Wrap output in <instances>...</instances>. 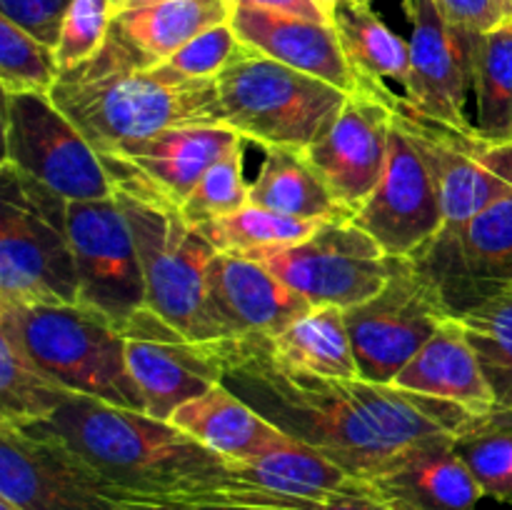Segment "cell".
Wrapping results in <instances>:
<instances>
[{"instance_id": "obj_49", "label": "cell", "mask_w": 512, "mask_h": 510, "mask_svg": "<svg viewBox=\"0 0 512 510\" xmlns=\"http://www.w3.org/2000/svg\"><path fill=\"white\" fill-rule=\"evenodd\" d=\"M508 140H512V130H510V138Z\"/></svg>"}, {"instance_id": "obj_1", "label": "cell", "mask_w": 512, "mask_h": 510, "mask_svg": "<svg viewBox=\"0 0 512 510\" xmlns=\"http://www.w3.org/2000/svg\"><path fill=\"white\" fill-rule=\"evenodd\" d=\"M220 383L288 438L320 450L370 480L400 453L438 435H458L473 415L448 400L365 378H328L275 355L270 338L215 340Z\"/></svg>"}, {"instance_id": "obj_12", "label": "cell", "mask_w": 512, "mask_h": 510, "mask_svg": "<svg viewBox=\"0 0 512 510\" xmlns=\"http://www.w3.org/2000/svg\"><path fill=\"white\" fill-rule=\"evenodd\" d=\"M453 315L408 258H395L390 280L365 303L345 310L360 378L390 385Z\"/></svg>"}, {"instance_id": "obj_2", "label": "cell", "mask_w": 512, "mask_h": 510, "mask_svg": "<svg viewBox=\"0 0 512 510\" xmlns=\"http://www.w3.org/2000/svg\"><path fill=\"white\" fill-rule=\"evenodd\" d=\"M28 428L53 435L105 478L168 508L308 503L248 483L233 460L168 420L85 395H70L50 418Z\"/></svg>"}, {"instance_id": "obj_27", "label": "cell", "mask_w": 512, "mask_h": 510, "mask_svg": "<svg viewBox=\"0 0 512 510\" xmlns=\"http://www.w3.org/2000/svg\"><path fill=\"white\" fill-rule=\"evenodd\" d=\"M250 203L303 220H348L350 213L335 200L303 150L268 148L258 178L250 183Z\"/></svg>"}, {"instance_id": "obj_20", "label": "cell", "mask_w": 512, "mask_h": 510, "mask_svg": "<svg viewBox=\"0 0 512 510\" xmlns=\"http://www.w3.org/2000/svg\"><path fill=\"white\" fill-rule=\"evenodd\" d=\"M210 310L225 338H273L313 305L248 255L215 253L208 270Z\"/></svg>"}, {"instance_id": "obj_23", "label": "cell", "mask_w": 512, "mask_h": 510, "mask_svg": "<svg viewBox=\"0 0 512 510\" xmlns=\"http://www.w3.org/2000/svg\"><path fill=\"white\" fill-rule=\"evenodd\" d=\"M390 385L448 400L473 418L493 413L495 395L463 325L448 318Z\"/></svg>"}, {"instance_id": "obj_13", "label": "cell", "mask_w": 512, "mask_h": 510, "mask_svg": "<svg viewBox=\"0 0 512 510\" xmlns=\"http://www.w3.org/2000/svg\"><path fill=\"white\" fill-rule=\"evenodd\" d=\"M395 95L385 80L360 75L358 90L303 150L350 218L373 195L388 165Z\"/></svg>"}, {"instance_id": "obj_6", "label": "cell", "mask_w": 512, "mask_h": 510, "mask_svg": "<svg viewBox=\"0 0 512 510\" xmlns=\"http://www.w3.org/2000/svg\"><path fill=\"white\" fill-rule=\"evenodd\" d=\"M215 83L223 125L263 150H305L350 95L250 48Z\"/></svg>"}, {"instance_id": "obj_18", "label": "cell", "mask_w": 512, "mask_h": 510, "mask_svg": "<svg viewBox=\"0 0 512 510\" xmlns=\"http://www.w3.org/2000/svg\"><path fill=\"white\" fill-rule=\"evenodd\" d=\"M410 23V80L403 88L408 103L435 120L473 128L465 103L473 88L475 45L480 35L455 28L435 0H403Z\"/></svg>"}, {"instance_id": "obj_36", "label": "cell", "mask_w": 512, "mask_h": 510, "mask_svg": "<svg viewBox=\"0 0 512 510\" xmlns=\"http://www.w3.org/2000/svg\"><path fill=\"white\" fill-rule=\"evenodd\" d=\"M245 143L248 140H240L223 158L215 160L205 170L193 193L188 195V200L180 205V215L190 225L198 228V225L235 213V210L245 208L250 203V183L245 180L243 170Z\"/></svg>"}, {"instance_id": "obj_34", "label": "cell", "mask_w": 512, "mask_h": 510, "mask_svg": "<svg viewBox=\"0 0 512 510\" xmlns=\"http://www.w3.org/2000/svg\"><path fill=\"white\" fill-rule=\"evenodd\" d=\"M455 450L483 495L512 505V418L498 413L473 418L455 435Z\"/></svg>"}, {"instance_id": "obj_17", "label": "cell", "mask_w": 512, "mask_h": 510, "mask_svg": "<svg viewBox=\"0 0 512 510\" xmlns=\"http://www.w3.org/2000/svg\"><path fill=\"white\" fill-rule=\"evenodd\" d=\"M350 220L390 258H413L443 230V205L433 175L395 118L383 178Z\"/></svg>"}, {"instance_id": "obj_35", "label": "cell", "mask_w": 512, "mask_h": 510, "mask_svg": "<svg viewBox=\"0 0 512 510\" xmlns=\"http://www.w3.org/2000/svg\"><path fill=\"white\" fill-rule=\"evenodd\" d=\"M60 78L55 48L0 15V88L3 93H53Z\"/></svg>"}, {"instance_id": "obj_24", "label": "cell", "mask_w": 512, "mask_h": 510, "mask_svg": "<svg viewBox=\"0 0 512 510\" xmlns=\"http://www.w3.org/2000/svg\"><path fill=\"white\" fill-rule=\"evenodd\" d=\"M168 423L233 463L258 458L288 440L283 430L275 428L223 383L180 405Z\"/></svg>"}, {"instance_id": "obj_28", "label": "cell", "mask_w": 512, "mask_h": 510, "mask_svg": "<svg viewBox=\"0 0 512 510\" xmlns=\"http://www.w3.org/2000/svg\"><path fill=\"white\" fill-rule=\"evenodd\" d=\"M275 355L298 370L328 378H358L345 310L335 305L313 308L270 338Z\"/></svg>"}, {"instance_id": "obj_15", "label": "cell", "mask_w": 512, "mask_h": 510, "mask_svg": "<svg viewBox=\"0 0 512 510\" xmlns=\"http://www.w3.org/2000/svg\"><path fill=\"white\" fill-rule=\"evenodd\" d=\"M68 228L78 268V303L120 330L148 303L138 245L118 198L68 200Z\"/></svg>"}, {"instance_id": "obj_19", "label": "cell", "mask_w": 512, "mask_h": 510, "mask_svg": "<svg viewBox=\"0 0 512 510\" xmlns=\"http://www.w3.org/2000/svg\"><path fill=\"white\" fill-rule=\"evenodd\" d=\"M120 333L128 370L145 398V413L153 418L170 420L180 405L220 383L215 340L185 338L148 308L125 323Z\"/></svg>"}, {"instance_id": "obj_32", "label": "cell", "mask_w": 512, "mask_h": 510, "mask_svg": "<svg viewBox=\"0 0 512 510\" xmlns=\"http://www.w3.org/2000/svg\"><path fill=\"white\" fill-rule=\"evenodd\" d=\"M473 90L478 95V130L508 140L512 130V18L483 33L475 45Z\"/></svg>"}, {"instance_id": "obj_29", "label": "cell", "mask_w": 512, "mask_h": 510, "mask_svg": "<svg viewBox=\"0 0 512 510\" xmlns=\"http://www.w3.org/2000/svg\"><path fill=\"white\" fill-rule=\"evenodd\" d=\"M340 45L355 73L373 80H395L405 88L410 80V43L380 20L370 5L340 0L330 13Z\"/></svg>"}, {"instance_id": "obj_9", "label": "cell", "mask_w": 512, "mask_h": 510, "mask_svg": "<svg viewBox=\"0 0 512 510\" xmlns=\"http://www.w3.org/2000/svg\"><path fill=\"white\" fill-rule=\"evenodd\" d=\"M393 118L428 165L443 205V230L460 228L512 190V140L488 138L473 128L420 113L395 95Z\"/></svg>"}, {"instance_id": "obj_7", "label": "cell", "mask_w": 512, "mask_h": 510, "mask_svg": "<svg viewBox=\"0 0 512 510\" xmlns=\"http://www.w3.org/2000/svg\"><path fill=\"white\" fill-rule=\"evenodd\" d=\"M133 230L148 310L198 343L223 340L210 310L208 270L218 250L178 208L115 195Z\"/></svg>"}, {"instance_id": "obj_16", "label": "cell", "mask_w": 512, "mask_h": 510, "mask_svg": "<svg viewBox=\"0 0 512 510\" xmlns=\"http://www.w3.org/2000/svg\"><path fill=\"white\" fill-rule=\"evenodd\" d=\"M240 140L228 125H185L115 145L100 160L115 195L180 210L205 170Z\"/></svg>"}, {"instance_id": "obj_43", "label": "cell", "mask_w": 512, "mask_h": 510, "mask_svg": "<svg viewBox=\"0 0 512 510\" xmlns=\"http://www.w3.org/2000/svg\"><path fill=\"white\" fill-rule=\"evenodd\" d=\"M323 503H298V505H190V508L170 510H320Z\"/></svg>"}, {"instance_id": "obj_8", "label": "cell", "mask_w": 512, "mask_h": 510, "mask_svg": "<svg viewBox=\"0 0 512 510\" xmlns=\"http://www.w3.org/2000/svg\"><path fill=\"white\" fill-rule=\"evenodd\" d=\"M0 498L20 510H170L105 478L43 430L0 423Z\"/></svg>"}, {"instance_id": "obj_14", "label": "cell", "mask_w": 512, "mask_h": 510, "mask_svg": "<svg viewBox=\"0 0 512 510\" xmlns=\"http://www.w3.org/2000/svg\"><path fill=\"white\" fill-rule=\"evenodd\" d=\"M408 260L453 318L503 290L512 283V190Z\"/></svg>"}, {"instance_id": "obj_47", "label": "cell", "mask_w": 512, "mask_h": 510, "mask_svg": "<svg viewBox=\"0 0 512 510\" xmlns=\"http://www.w3.org/2000/svg\"><path fill=\"white\" fill-rule=\"evenodd\" d=\"M0 510H20V508L15 503H10V500L0 498Z\"/></svg>"}, {"instance_id": "obj_10", "label": "cell", "mask_w": 512, "mask_h": 510, "mask_svg": "<svg viewBox=\"0 0 512 510\" xmlns=\"http://www.w3.org/2000/svg\"><path fill=\"white\" fill-rule=\"evenodd\" d=\"M3 163L65 200L113 198L98 150L43 93H3Z\"/></svg>"}, {"instance_id": "obj_11", "label": "cell", "mask_w": 512, "mask_h": 510, "mask_svg": "<svg viewBox=\"0 0 512 510\" xmlns=\"http://www.w3.org/2000/svg\"><path fill=\"white\" fill-rule=\"evenodd\" d=\"M260 260L313 308H353L373 298L390 280V258L353 220L323 223L310 238L248 255Z\"/></svg>"}, {"instance_id": "obj_26", "label": "cell", "mask_w": 512, "mask_h": 510, "mask_svg": "<svg viewBox=\"0 0 512 510\" xmlns=\"http://www.w3.org/2000/svg\"><path fill=\"white\" fill-rule=\"evenodd\" d=\"M238 465V473L248 483L275 495L308 503H328L343 495H375L368 480L348 473L343 465L325 458L320 450L288 438L268 453Z\"/></svg>"}, {"instance_id": "obj_41", "label": "cell", "mask_w": 512, "mask_h": 510, "mask_svg": "<svg viewBox=\"0 0 512 510\" xmlns=\"http://www.w3.org/2000/svg\"><path fill=\"white\" fill-rule=\"evenodd\" d=\"M235 5H250V8H268L278 13L298 15V18L318 20V23H330V15L320 8L315 0H233Z\"/></svg>"}, {"instance_id": "obj_31", "label": "cell", "mask_w": 512, "mask_h": 510, "mask_svg": "<svg viewBox=\"0 0 512 510\" xmlns=\"http://www.w3.org/2000/svg\"><path fill=\"white\" fill-rule=\"evenodd\" d=\"M70 395L0 330V423H38L50 418Z\"/></svg>"}, {"instance_id": "obj_22", "label": "cell", "mask_w": 512, "mask_h": 510, "mask_svg": "<svg viewBox=\"0 0 512 510\" xmlns=\"http://www.w3.org/2000/svg\"><path fill=\"white\" fill-rule=\"evenodd\" d=\"M393 510H478L485 498L455 450V435H438L400 453L368 480Z\"/></svg>"}, {"instance_id": "obj_38", "label": "cell", "mask_w": 512, "mask_h": 510, "mask_svg": "<svg viewBox=\"0 0 512 510\" xmlns=\"http://www.w3.org/2000/svg\"><path fill=\"white\" fill-rule=\"evenodd\" d=\"M243 50L245 45L240 43L233 25L223 23L205 30L203 35L190 40V43L183 45L173 58H168L160 65H165V68L173 70V73L185 75V78L218 80V75L223 73L228 65H233Z\"/></svg>"}, {"instance_id": "obj_40", "label": "cell", "mask_w": 512, "mask_h": 510, "mask_svg": "<svg viewBox=\"0 0 512 510\" xmlns=\"http://www.w3.org/2000/svg\"><path fill=\"white\" fill-rule=\"evenodd\" d=\"M455 28L470 35H483L503 23L505 15L498 0H435Z\"/></svg>"}, {"instance_id": "obj_44", "label": "cell", "mask_w": 512, "mask_h": 510, "mask_svg": "<svg viewBox=\"0 0 512 510\" xmlns=\"http://www.w3.org/2000/svg\"><path fill=\"white\" fill-rule=\"evenodd\" d=\"M158 3H168V0H110V8H113V15H118V13H125V10L148 8V5H158Z\"/></svg>"}, {"instance_id": "obj_33", "label": "cell", "mask_w": 512, "mask_h": 510, "mask_svg": "<svg viewBox=\"0 0 512 510\" xmlns=\"http://www.w3.org/2000/svg\"><path fill=\"white\" fill-rule=\"evenodd\" d=\"M320 225L323 220L293 218V215L248 203L235 213L198 225V230L218 253L253 255L260 250L278 248V245L300 243L310 238Z\"/></svg>"}, {"instance_id": "obj_25", "label": "cell", "mask_w": 512, "mask_h": 510, "mask_svg": "<svg viewBox=\"0 0 512 510\" xmlns=\"http://www.w3.org/2000/svg\"><path fill=\"white\" fill-rule=\"evenodd\" d=\"M233 0H168L118 13L110 35L143 65L165 63L205 30L233 20Z\"/></svg>"}, {"instance_id": "obj_21", "label": "cell", "mask_w": 512, "mask_h": 510, "mask_svg": "<svg viewBox=\"0 0 512 510\" xmlns=\"http://www.w3.org/2000/svg\"><path fill=\"white\" fill-rule=\"evenodd\" d=\"M230 25L245 48L325 80L345 93L358 90L360 75L350 65L333 23H318L268 8L235 5Z\"/></svg>"}, {"instance_id": "obj_5", "label": "cell", "mask_w": 512, "mask_h": 510, "mask_svg": "<svg viewBox=\"0 0 512 510\" xmlns=\"http://www.w3.org/2000/svg\"><path fill=\"white\" fill-rule=\"evenodd\" d=\"M68 200L0 165V305H78Z\"/></svg>"}, {"instance_id": "obj_42", "label": "cell", "mask_w": 512, "mask_h": 510, "mask_svg": "<svg viewBox=\"0 0 512 510\" xmlns=\"http://www.w3.org/2000/svg\"><path fill=\"white\" fill-rule=\"evenodd\" d=\"M320 510H393L375 495H343L320 505Z\"/></svg>"}, {"instance_id": "obj_3", "label": "cell", "mask_w": 512, "mask_h": 510, "mask_svg": "<svg viewBox=\"0 0 512 510\" xmlns=\"http://www.w3.org/2000/svg\"><path fill=\"white\" fill-rule=\"evenodd\" d=\"M50 98L98 153L185 125H223L218 83L140 63L118 38L63 70Z\"/></svg>"}, {"instance_id": "obj_48", "label": "cell", "mask_w": 512, "mask_h": 510, "mask_svg": "<svg viewBox=\"0 0 512 510\" xmlns=\"http://www.w3.org/2000/svg\"><path fill=\"white\" fill-rule=\"evenodd\" d=\"M355 3H365V5H370V3H373V0H355Z\"/></svg>"}, {"instance_id": "obj_45", "label": "cell", "mask_w": 512, "mask_h": 510, "mask_svg": "<svg viewBox=\"0 0 512 510\" xmlns=\"http://www.w3.org/2000/svg\"><path fill=\"white\" fill-rule=\"evenodd\" d=\"M315 3H318L320 5V8H323L325 10V13H333V10H335V5H338L340 3V0H315Z\"/></svg>"}, {"instance_id": "obj_46", "label": "cell", "mask_w": 512, "mask_h": 510, "mask_svg": "<svg viewBox=\"0 0 512 510\" xmlns=\"http://www.w3.org/2000/svg\"><path fill=\"white\" fill-rule=\"evenodd\" d=\"M500 10H503L505 18H512V0H498Z\"/></svg>"}, {"instance_id": "obj_4", "label": "cell", "mask_w": 512, "mask_h": 510, "mask_svg": "<svg viewBox=\"0 0 512 510\" xmlns=\"http://www.w3.org/2000/svg\"><path fill=\"white\" fill-rule=\"evenodd\" d=\"M8 333L40 370L73 395L145 413V398L125 360V338L85 305H0Z\"/></svg>"}, {"instance_id": "obj_39", "label": "cell", "mask_w": 512, "mask_h": 510, "mask_svg": "<svg viewBox=\"0 0 512 510\" xmlns=\"http://www.w3.org/2000/svg\"><path fill=\"white\" fill-rule=\"evenodd\" d=\"M70 0H0V15L55 48Z\"/></svg>"}, {"instance_id": "obj_30", "label": "cell", "mask_w": 512, "mask_h": 510, "mask_svg": "<svg viewBox=\"0 0 512 510\" xmlns=\"http://www.w3.org/2000/svg\"><path fill=\"white\" fill-rule=\"evenodd\" d=\"M495 395L493 413L512 418V283L458 315Z\"/></svg>"}, {"instance_id": "obj_37", "label": "cell", "mask_w": 512, "mask_h": 510, "mask_svg": "<svg viewBox=\"0 0 512 510\" xmlns=\"http://www.w3.org/2000/svg\"><path fill=\"white\" fill-rule=\"evenodd\" d=\"M113 18L110 0H70L55 43L60 73L90 60L108 43Z\"/></svg>"}]
</instances>
